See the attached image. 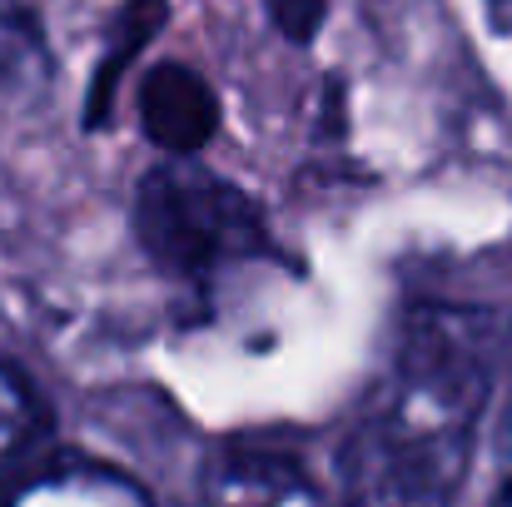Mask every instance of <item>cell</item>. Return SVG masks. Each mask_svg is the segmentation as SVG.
<instances>
[{"label": "cell", "instance_id": "cell-3", "mask_svg": "<svg viewBox=\"0 0 512 507\" xmlns=\"http://www.w3.org/2000/svg\"><path fill=\"white\" fill-rule=\"evenodd\" d=\"M204 507H348L279 448H219L204 468Z\"/></svg>", "mask_w": 512, "mask_h": 507}, {"label": "cell", "instance_id": "cell-8", "mask_svg": "<svg viewBox=\"0 0 512 507\" xmlns=\"http://www.w3.org/2000/svg\"><path fill=\"white\" fill-rule=\"evenodd\" d=\"M493 507H512V478L498 488V498H493Z\"/></svg>", "mask_w": 512, "mask_h": 507}, {"label": "cell", "instance_id": "cell-7", "mask_svg": "<svg viewBox=\"0 0 512 507\" xmlns=\"http://www.w3.org/2000/svg\"><path fill=\"white\" fill-rule=\"evenodd\" d=\"M30 45V35H25V20L15 15V5L10 0H0V65H10L20 50Z\"/></svg>", "mask_w": 512, "mask_h": 507}, {"label": "cell", "instance_id": "cell-6", "mask_svg": "<svg viewBox=\"0 0 512 507\" xmlns=\"http://www.w3.org/2000/svg\"><path fill=\"white\" fill-rule=\"evenodd\" d=\"M50 438V413L40 403V393L30 388V378L20 368H10L0 358V498L40 468Z\"/></svg>", "mask_w": 512, "mask_h": 507}, {"label": "cell", "instance_id": "cell-4", "mask_svg": "<svg viewBox=\"0 0 512 507\" xmlns=\"http://www.w3.org/2000/svg\"><path fill=\"white\" fill-rule=\"evenodd\" d=\"M140 125L160 155L194 160L219 130V95L199 70L179 60L150 65L140 80Z\"/></svg>", "mask_w": 512, "mask_h": 507}, {"label": "cell", "instance_id": "cell-2", "mask_svg": "<svg viewBox=\"0 0 512 507\" xmlns=\"http://www.w3.org/2000/svg\"><path fill=\"white\" fill-rule=\"evenodd\" d=\"M140 244L184 279H199L219 264H234L264 244L259 209L219 174L194 160H165L140 179L135 199Z\"/></svg>", "mask_w": 512, "mask_h": 507}, {"label": "cell", "instance_id": "cell-5", "mask_svg": "<svg viewBox=\"0 0 512 507\" xmlns=\"http://www.w3.org/2000/svg\"><path fill=\"white\" fill-rule=\"evenodd\" d=\"M0 507H155V503L125 473H115L105 463L65 458V463H40L35 473H25L0 498Z\"/></svg>", "mask_w": 512, "mask_h": 507}, {"label": "cell", "instance_id": "cell-1", "mask_svg": "<svg viewBox=\"0 0 512 507\" xmlns=\"http://www.w3.org/2000/svg\"><path fill=\"white\" fill-rule=\"evenodd\" d=\"M488 393L493 373L473 329L418 314L348 438V507H453Z\"/></svg>", "mask_w": 512, "mask_h": 507}]
</instances>
